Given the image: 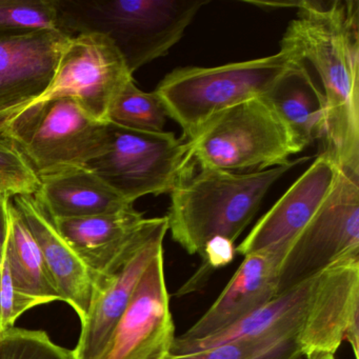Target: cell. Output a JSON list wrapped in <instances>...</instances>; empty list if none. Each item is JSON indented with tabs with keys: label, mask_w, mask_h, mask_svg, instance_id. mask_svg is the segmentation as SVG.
Masks as SVG:
<instances>
[{
	"label": "cell",
	"mask_w": 359,
	"mask_h": 359,
	"mask_svg": "<svg viewBox=\"0 0 359 359\" xmlns=\"http://www.w3.org/2000/svg\"><path fill=\"white\" fill-rule=\"evenodd\" d=\"M39 178L41 187L33 196L53 219L116 213L133 207L87 167L65 168Z\"/></svg>",
	"instance_id": "18"
},
{
	"label": "cell",
	"mask_w": 359,
	"mask_h": 359,
	"mask_svg": "<svg viewBox=\"0 0 359 359\" xmlns=\"http://www.w3.org/2000/svg\"><path fill=\"white\" fill-rule=\"evenodd\" d=\"M0 137L24 155L37 176L65 168L87 167L106 152L109 123L93 118L77 100L35 104L0 123Z\"/></svg>",
	"instance_id": "5"
},
{
	"label": "cell",
	"mask_w": 359,
	"mask_h": 359,
	"mask_svg": "<svg viewBox=\"0 0 359 359\" xmlns=\"http://www.w3.org/2000/svg\"><path fill=\"white\" fill-rule=\"evenodd\" d=\"M0 333H1V332H0Z\"/></svg>",
	"instance_id": "30"
},
{
	"label": "cell",
	"mask_w": 359,
	"mask_h": 359,
	"mask_svg": "<svg viewBox=\"0 0 359 359\" xmlns=\"http://www.w3.org/2000/svg\"><path fill=\"white\" fill-rule=\"evenodd\" d=\"M41 180L24 155L5 138L0 137V194L33 196Z\"/></svg>",
	"instance_id": "25"
},
{
	"label": "cell",
	"mask_w": 359,
	"mask_h": 359,
	"mask_svg": "<svg viewBox=\"0 0 359 359\" xmlns=\"http://www.w3.org/2000/svg\"><path fill=\"white\" fill-rule=\"evenodd\" d=\"M289 165L251 172L232 173L201 168L170 193L168 228L172 239L187 253H203L205 243L215 236L232 241L241 236L262 205L271 187L291 168Z\"/></svg>",
	"instance_id": "2"
},
{
	"label": "cell",
	"mask_w": 359,
	"mask_h": 359,
	"mask_svg": "<svg viewBox=\"0 0 359 359\" xmlns=\"http://www.w3.org/2000/svg\"><path fill=\"white\" fill-rule=\"evenodd\" d=\"M7 256L14 285L31 309L49 302H62L46 266L41 249L12 201Z\"/></svg>",
	"instance_id": "21"
},
{
	"label": "cell",
	"mask_w": 359,
	"mask_h": 359,
	"mask_svg": "<svg viewBox=\"0 0 359 359\" xmlns=\"http://www.w3.org/2000/svg\"><path fill=\"white\" fill-rule=\"evenodd\" d=\"M34 31H60L55 0H0V35Z\"/></svg>",
	"instance_id": "23"
},
{
	"label": "cell",
	"mask_w": 359,
	"mask_h": 359,
	"mask_svg": "<svg viewBox=\"0 0 359 359\" xmlns=\"http://www.w3.org/2000/svg\"><path fill=\"white\" fill-rule=\"evenodd\" d=\"M87 168L133 205L147 195L170 194L194 172L188 142L171 132L150 133L109 123L106 152Z\"/></svg>",
	"instance_id": "7"
},
{
	"label": "cell",
	"mask_w": 359,
	"mask_h": 359,
	"mask_svg": "<svg viewBox=\"0 0 359 359\" xmlns=\"http://www.w3.org/2000/svg\"><path fill=\"white\" fill-rule=\"evenodd\" d=\"M10 203H11V197L9 195L0 194V262L3 259L6 245H7Z\"/></svg>",
	"instance_id": "29"
},
{
	"label": "cell",
	"mask_w": 359,
	"mask_h": 359,
	"mask_svg": "<svg viewBox=\"0 0 359 359\" xmlns=\"http://www.w3.org/2000/svg\"><path fill=\"white\" fill-rule=\"evenodd\" d=\"M175 339L163 250L147 266L100 359H168Z\"/></svg>",
	"instance_id": "11"
},
{
	"label": "cell",
	"mask_w": 359,
	"mask_h": 359,
	"mask_svg": "<svg viewBox=\"0 0 359 359\" xmlns=\"http://www.w3.org/2000/svg\"><path fill=\"white\" fill-rule=\"evenodd\" d=\"M352 254H359V175L340 169L320 209L287 245L278 294Z\"/></svg>",
	"instance_id": "8"
},
{
	"label": "cell",
	"mask_w": 359,
	"mask_h": 359,
	"mask_svg": "<svg viewBox=\"0 0 359 359\" xmlns=\"http://www.w3.org/2000/svg\"><path fill=\"white\" fill-rule=\"evenodd\" d=\"M310 280L278 294L262 308L214 335L195 341L174 342L172 355L207 350L237 340L259 338L278 327L302 323Z\"/></svg>",
	"instance_id": "20"
},
{
	"label": "cell",
	"mask_w": 359,
	"mask_h": 359,
	"mask_svg": "<svg viewBox=\"0 0 359 359\" xmlns=\"http://www.w3.org/2000/svg\"><path fill=\"white\" fill-rule=\"evenodd\" d=\"M297 60L302 58L291 48L280 45L278 53L266 57L212 68L175 69L154 92L168 117L182 128V140L191 142L215 115L266 95Z\"/></svg>",
	"instance_id": "4"
},
{
	"label": "cell",
	"mask_w": 359,
	"mask_h": 359,
	"mask_svg": "<svg viewBox=\"0 0 359 359\" xmlns=\"http://www.w3.org/2000/svg\"><path fill=\"white\" fill-rule=\"evenodd\" d=\"M262 98L287 127L298 153L325 136L327 100L304 60H295Z\"/></svg>",
	"instance_id": "19"
},
{
	"label": "cell",
	"mask_w": 359,
	"mask_h": 359,
	"mask_svg": "<svg viewBox=\"0 0 359 359\" xmlns=\"http://www.w3.org/2000/svg\"><path fill=\"white\" fill-rule=\"evenodd\" d=\"M0 359H74L41 330L11 327L0 333Z\"/></svg>",
	"instance_id": "24"
},
{
	"label": "cell",
	"mask_w": 359,
	"mask_h": 359,
	"mask_svg": "<svg viewBox=\"0 0 359 359\" xmlns=\"http://www.w3.org/2000/svg\"><path fill=\"white\" fill-rule=\"evenodd\" d=\"M298 10L281 39L319 75L327 100L325 150L359 175V1H293Z\"/></svg>",
	"instance_id": "1"
},
{
	"label": "cell",
	"mask_w": 359,
	"mask_h": 359,
	"mask_svg": "<svg viewBox=\"0 0 359 359\" xmlns=\"http://www.w3.org/2000/svg\"><path fill=\"white\" fill-rule=\"evenodd\" d=\"M167 111L155 92L147 93L129 81L121 90L109 109L107 121L137 131L165 132Z\"/></svg>",
	"instance_id": "22"
},
{
	"label": "cell",
	"mask_w": 359,
	"mask_h": 359,
	"mask_svg": "<svg viewBox=\"0 0 359 359\" xmlns=\"http://www.w3.org/2000/svg\"><path fill=\"white\" fill-rule=\"evenodd\" d=\"M187 142L199 167L232 173L287 165L298 153L287 127L262 97L215 115Z\"/></svg>",
	"instance_id": "6"
},
{
	"label": "cell",
	"mask_w": 359,
	"mask_h": 359,
	"mask_svg": "<svg viewBox=\"0 0 359 359\" xmlns=\"http://www.w3.org/2000/svg\"><path fill=\"white\" fill-rule=\"evenodd\" d=\"M287 247L260 250L243 256L224 291L207 312L175 341L190 342L214 335L278 295L279 272Z\"/></svg>",
	"instance_id": "14"
},
{
	"label": "cell",
	"mask_w": 359,
	"mask_h": 359,
	"mask_svg": "<svg viewBox=\"0 0 359 359\" xmlns=\"http://www.w3.org/2000/svg\"><path fill=\"white\" fill-rule=\"evenodd\" d=\"M70 39L60 31L0 35V123L45 92Z\"/></svg>",
	"instance_id": "13"
},
{
	"label": "cell",
	"mask_w": 359,
	"mask_h": 359,
	"mask_svg": "<svg viewBox=\"0 0 359 359\" xmlns=\"http://www.w3.org/2000/svg\"><path fill=\"white\" fill-rule=\"evenodd\" d=\"M236 248L234 241L222 236H215L210 239L203 248L201 266L194 276L180 290V295L191 293L201 287V283L208 279V275L213 271L228 266L234 259Z\"/></svg>",
	"instance_id": "26"
},
{
	"label": "cell",
	"mask_w": 359,
	"mask_h": 359,
	"mask_svg": "<svg viewBox=\"0 0 359 359\" xmlns=\"http://www.w3.org/2000/svg\"><path fill=\"white\" fill-rule=\"evenodd\" d=\"M53 220L95 281L116 269L137 248L153 218H144L132 207L116 213Z\"/></svg>",
	"instance_id": "16"
},
{
	"label": "cell",
	"mask_w": 359,
	"mask_h": 359,
	"mask_svg": "<svg viewBox=\"0 0 359 359\" xmlns=\"http://www.w3.org/2000/svg\"><path fill=\"white\" fill-rule=\"evenodd\" d=\"M337 163L323 152L290 187L281 198L258 220L236 248L245 256L260 250L287 247L314 217L339 175Z\"/></svg>",
	"instance_id": "15"
},
{
	"label": "cell",
	"mask_w": 359,
	"mask_h": 359,
	"mask_svg": "<svg viewBox=\"0 0 359 359\" xmlns=\"http://www.w3.org/2000/svg\"><path fill=\"white\" fill-rule=\"evenodd\" d=\"M359 358V254L312 277L297 344L304 359H336L342 341Z\"/></svg>",
	"instance_id": "9"
},
{
	"label": "cell",
	"mask_w": 359,
	"mask_h": 359,
	"mask_svg": "<svg viewBox=\"0 0 359 359\" xmlns=\"http://www.w3.org/2000/svg\"><path fill=\"white\" fill-rule=\"evenodd\" d=\"M207 0H55L58 30L106 35L133 74L169 53Z\"/></svg>",
	"instance_id": "3"
},
{
	"label": "cell",
	"mask_w": 359,
	"mask_h": 359,
	"mask_svg": "<svg viewBox=\"0 0 359 359\" xmlns=\"http://www.w3.org/2000/svg\"><path fill=\"white\" fill-rule=\"evenodd\" d=\"M300 325L302 323H292L262 336L250 359H304L297 344Z\"/></svg>",
	"instance_id": "27"
},
{
	"label": "cell",
	"mask_w": 359,
	"mask_h": 359,
	"mask_svg": "<svg viewBox=\"0 0 359 359\" xmlns=\"http://www.w3.org/2000/svg\"><path fill=\"white\" fill-rule=\"evenodd\" d=\"M259 338L237 340L207 350L182 355H171L168 359H250L259 346Z\"/></svg>",
	"instance_id": "28"
},
{
	"label": "cell",
	"mask_w": 359,
	"mask_h": 359,
	"mask_svg": "<svg viewBox=\"0 0 359 359\" xmlns=\"http://www.w3.org/2000/svg\"><path fill=\"white\" fill-rule=\"evenodd\" d=\"M169 232L167 216L153 218L142 243L117 266L94 281V292L87 316L81 320L74 359H100L112 336L140 279L153 258L163 250Z\"/></svg>",
	"instance_id": "12"
},
{
	"label": "cell",
	"mask_w": 359,
	"mask_h": 359,
	"mask_svg": "<svg viewBox=\"0 0 359 359\" xmlns=\"http://www.w3.org/2000/svg\"><path fill=\"white\" fill-rule=\"evenodd\" d=\"M36 241L52 281L62 297L83 320L94 292V276L60 234L53 218L34 196L11 197Z\"/></svg>",
	"instance_id": "17"
},
{
	"label": "cell",
	"mask_w": 359,
	"mask_h": 359,
	"mask_svg": "<svg viewBox=\"0 0 359 359\" xmlns=\"http://www.w3.org/2000/svg\"><path fill=\"white\" fill-rule=\"evenodd\" d=\"M131 81L133 74L106 35H76L69 39L62 50L45 92L16 113L50 100L73 98L93 118L107 121L113 100Z\"/></svg>",
	"instance_id": "10"
}]
</instances>
